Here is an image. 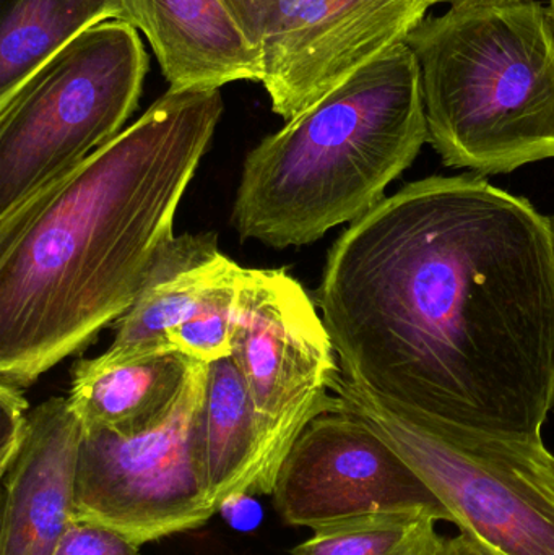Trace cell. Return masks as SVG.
I'll return each mask as SVG.
<instances>
[{"mask_svg": "<svg viewBox=\"0 0 554 555\" xmlns=\"http://www.w3.org/2000/svg\"><path fill=\"white\" fill-rule=\"evenodd\" d=\"M552 227H553V233H554V215L552 217Z\"/></svg>", "mask_w": 554, "mask_h": 555, "instance_id": "484cf974", "label": "cell"}, {"mask_svg": "<svg viewBox=\"0 0 554 555\" xmlns=\"http://www.w3.org/2000/svg\"><path fill=\"white\" fill-rule=\"evenodd\" d=\"M272 498L286 525L312 531L387 512H425L452 524L418 472L340 400L299 434L280 466Z\"/></svg>", "mask_w": 554, "mask_h": 555, "instance_id": "9c48e42d", "label": "cell"}, {"mask_svg": "<svg viewBox=\"0 0 554 555\" xmlns=\"http://www.w3.org/2000/svg\"><path fill=\"white\" fill-rule=\"evenodd\" d=\"M250 44L259 51L263 25L275 0H223Z\"/></svg>", "mask_w": 554, "mask_h": 555, "instance_id": "44dd1931", "label": "cell"}, {"mask_svg": "<svg viewBox=\"0 0 554 555\" xmlns=\"http://www.w3.org/2000/svg\"><path fill=\"white\" fill-rule=\"evenodd\" d=\"M236 266L220 253L214 233L176 236L159 254L130 309L117 320L116 335L101 358L129 361L175 351L169 335Z\"/></svg>", "mask_w": 554, "mask_h": 555, "instance_id": "4fadbf2b", "label": "cell"}, {"mask_svg": "<svg viewBox=\"0 0 554 555\" xmlns=\"http://www.w3.org/2000/svg\"><path fill=\"white\" fill-rule=\"evenodd\" d=\"M549 9H550V13H552V18H553V23H554V0H550Z\"/></svg>", "mask_w": 554, "mask_h": 555, "instance_id": "d4e9b609", "label": "cell"}, {"mask_svg": "<svg viewBox=\"0 0 554 555\" xmlns=\"http://www.w3.org/2000/svg\"><path fill=\"white\" fill-rule=\"evenodd\" d=\"M246 269L236 266L202 296L194 312L169 335L175 351L210 364L233 356L234 326Z\"/></svg>", "mask_w": 554, "mask_h": 555, "instance_id": "ac0fdd59", "label": "cell"}, {"mask_svg": "<svg viewBox=\"0 0 554 555\" xmlns=\"http://www.w3.org/2000/svg\"><path fill=\"white\" fill-rule=\"evenodd\" d=\"M233 358L262 433L257 494L272 495L283 460L305 427L335 410L337 352L315 300L285 270L246 269Z\"/></svg>", "mask_w": 554, "mask_h": 555, "instance_id": "ba28073f", "label": "cell"}, {"mask_svg": "<svg viewBox=\"0 0 554 555\" xmlns=\"http://www.w3.org/2000/svg\"><path fill=\"white\" fill-rule=\"evenodd\" d=\"M438 555H497L491 553L480 541L472 538L471 534L461 531L454 538H442L441 550Z\"/></svg>", "mask_w": 554, "mask_h": 555, "instance_id": "603a6c76", "label": "cell"}, {"mask_svg": "<svg viewBox=\"0 0 554 555\" xmlns=\"http://www.w3.org/2000/svg\"><path fill=\"white\" fill-rule=\"evenodd\" d=\"M342 375L376 400L543 443L554 413L552 218L484 176H431L358 218L315 294Z\"/></svg>", "mask_w": 554, "mask_h": 555, "instance_id": "6da1fadb", "label": "cell"}, {"mask_svg": "<svg viewBox=\"0 0 554 555\" xmlns=\"http://www.w3.org/2000/svg\"><path fill=\"white\" fill-rule=\"evenodd\" d=\"M523 2V0H426L428 7L439 5V3H449V5H477V3H513Z\"/></svg>", "mask_w": 554, "mask_h": 555, "instance_id": "cb8c5ba5", "label": "cell"}, {"mask_svg": "<svg viewBox=\"0 0 554 555\" xmlns=\"http://www.w3.org/2000/svg\"><path fill=\"white\" fill-rule=\"evenodd\" d=\"M120 16L119 0H2L0 103L81 33Z\"/></svg>", "mask_w": 554, "mask_h": 555, "instance_id": "2e32d148", "label": "cell"}, {"mask_svg": "<svg viewBox=\"0 0 554 555\" xmlns=\"http://www.w3.org/2000/svg\"><path fill=\"white\" fill-rule=\"evenodd\" d=\"M426 142L420 65L400 42L246 156L234 230L273 249L315 243L376 207Z\"/></svg>", "mask_w": 554, "mask_h": 555, "instance_id": "3957f363", "label": "cell"}, {"mask_svg": "<svg viewBox=\"0 0 554 555\" xmlns=\"http://www.w3.org/2000/svg\"><path fill=\"white\" fill-rule=\"evenodd\" d=\"M194 364L178 351L116 362L81 359L72 369L68 400L83 429L136 436L171 413Z\"/></svg>", "mask_w": 554, "mask_h": 555, "instance_id": "5bb4252c", "label": "cell"}, {"mask_svg": "<svg viewBox=\"0 0 554 555\" xmlns=\"http://www.w3.org/2000/svg\"><path fill=\"white\" fill-rule=\"evenodd\" d=\"M425 512H387L314 531L289 555H438L442 538Z\"/></svg>", "mask_w": 554, "mask_h": 555, "instance_id": "e0dca14e", "label": "cell"}, {"mask_svg": "<svg viewBox=\"0 0 554 555\" xmlns=\"http://www.w3.org/2000/svg\"><path fill=\"white\" fill-rule=\"evenodd\" d=\"M83 426L70 400L49 398L29 411L25 443L2 475L0 555H52L75 512Z\"/></svg>", "mask_w": 554, "mask_h": 555, "instance_id": "8fae6325", "label": "cell"}, {"mask_svg": "<svg viewBox=\"0 0 554 555\" xmlns=\"http://www.w3.org/2000/svg\"><path fill=\"white\" fill-rule=\"evenodd\" d=\"M197 427L205 485L218 514L228 499L257 494L262 433L233 356L207 364Z\"/></svg>", "mask_w": 554, "mask_h": 555, "instance_id": "9a60e30c", "label": "cell"}, {"mask_svg": "<svg viewBox=\"0 0 554 555\" xmlns=\"http://www.w3.org/2000/svg\"><path fill=\"white\" fill-rule=\"evenodd\" d=\"M446 166L510 175L554 158V23L539 0L451 5L405 38Z\"/></svg>", "mask_w": 554, "mask_h": 555, "instance_id": "277c9868", "label": "cell"}, {"mask_svg": "<svg viewBox=\"0 0 554 555\" xmlns=\"http://www.w3.org/2000/svg\"><path fill=\"white\" fill-rule=\"evenodd\" d=\"M123 16L142 31L169 88H223L259 81V51L223 0H119Z\"/></svg>", "mask_w": 554, "mask_h": 555, "instance_id": "7c38bea8", "label": "cell"}, {"mask_svg": "<svg viewBox=\"0 0 554 555\" xmlns=\"http://www.w3.org/2000/svg\"><path fill=\"white\" fill-rule=\"evenodd\" d=\"M253 494L236 495V498L228 499L223 505H221L220 514L227 517L233 527L236 528H249V521L253 520L256 524L259 520V507L256 502L250 499Z\"/></svg>", "mask_w": 554, "mask_h": 555, "instance_id": "7402d4cb", "label": "cell"}, {"mask_svg": "<svg viewBox=\"0 0 554 555\" xmlns=\"http://www.w3.org/2000/svg\"><path fill=\"white\" fill-rule=\"evenodd\" d=\"M426 0H275L260 39V77L288 120L340 87L428 15Z\"/></svg>", "mask_w": 554, "mask_h": 555, "instance_id": "30bf717a", "label": "cell"}, {"mask_svg": "<svg viewBox=\"0 0 554 555\" xmlns=\"http://www.w3.org/2000/svg\"><path fill=\"white\" fill-rule=\"evenodd\" d=\"M221 114V88H169L0 223V380L25 390L130 309Z\"/></svg>", "mask_w": 554, "mask_h": 555, "instance_id": "7a4b0ae2", "label": "cell"}, {"mask_svg": "<svg viewBox=\"0 0 554 555\" xmlns=\"http://www.w3.org/2000/svg\"><path fill=\"white\" fill-rule=\"evenodd\" d=\"M0 476L7 472L25 443L29 429V404L23 388L0 380Z\"/></svg>", "mask_w": 554, "mask_h": 555, "instance_id": "ffe728a7", "label": "cell"}, {"mask_svg": "<svg viewBox=\"0 0 554 555\" xmlns=\"http://www.w3.org/2000/svg\"><path fill=\"white\" fill-rule=\"evenodd\" d=\"M553 466H554V462H553Z\"/></svg>", "mask_w": 554, "mask_h": 555, "instance_id": "4316f807", "label": "cell"}, {"mask_svg": "<svg viewBox=\"0 0 554 555\" xmlns=\"http://www.w3.org/2000/svg\"><path fill=\"white\" fill-rule=\"evenodd\" d=\"M146 72L139 31L109 20L68 42L0 103V223L126 129Z\"/></svg>", "mask_w": 554, "mask_h": 555, "instance_id": "5b68a950", "label": "cell"}, {"mask_svg": "<svg viewBox=\"0 0 554 555\" xmlns=\"http://www.w3.org/2000/svg\"><path fill=\"white\" fill-rule=\"evenodd\" d=\"M52 555H140V546L109 528L77 520Z\"/></svg>", "mask_w": 554, "mask_h": 555, "instance_id": "d6986e66", "label": "cell"}, {"mask_svg": "<svg viewBox=\"0 0 554 555\" xmlns=\"http://www.w3.org/2000/svg\"><path fill=\"white\" fill-rule=\"evenodd\" d=\"M207 364L195 361L171 413L136 436L83 429L75 512L132 543L149 544L205 527L218 514L198 450V408Z\"/></svg>", "mask_w": 554, "mask_h": 555, "instance_id": "52a82bcc", "label": "cell"}, {"mask_svg": "<svg viewBox=\"0 0 554 555\" xmlns=\"http://www.w3.org/2000/svg\"><path fill=\"white\" fill-rule=\"evenodd\" d=\"M344 410L379 433L441 499L459 530L497 555H554V456L384 403L337 375Z\"/></svg>", "mask_w": 554, "mask_h": 555, "instance_id": "8992f818", "label": "cell"}]
</instances>
